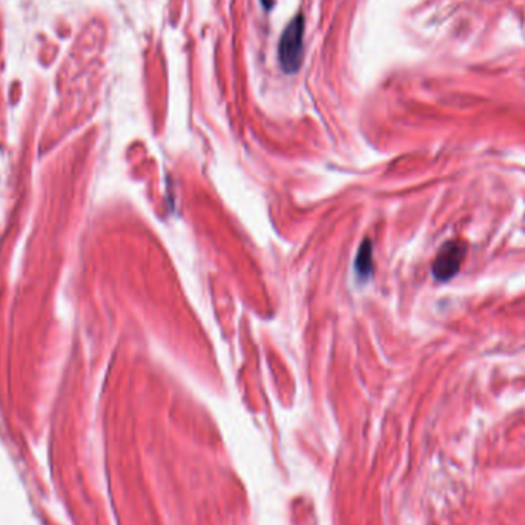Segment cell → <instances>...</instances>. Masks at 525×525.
Wrapping results in <instances>:
<instances>
[{"label": "cell", "mask_w": 525, "mask_h": 525, "mask_svg": "<svg viewBox=\"0 0 525 525\" xmlns=\"http://www.w3.org/2000/svg\"><path fill=\"white\" fill-rule=\"evenodd\" d=\"M302 40H305V16L301 13L293 17L283 31L278 47V57L284 73H297L302 57Z\"/></svg>", "instance_id": "6da1fadb"}, {"label": "cell", "mask_w": 525, "mask_h": 525, "mask_svg": "<svg viewBox=\"0 0 525 525\" xmlns=\"http://www.w3.org/2000/svg\"><path fill=\"white\" fill-rule=\"evenodd\" d=\"M464 254H466V249L462 243L459 242L447 243L441 249L433 263L435 277L442 281L452 278L453 275L458 272L459 266L462 263V258H464Z\"/></svg>", "instance_id": "7a4b0ae2"}, {"label": "cell", "mask_w": 525, "mask_h": 525, "mask_svg": "<svg viewBox=\"0 0 525 525\" xmlns=\"http://www.w3.org/2000/svg\"><path fill=\"white\" fill-rule=\"evenodd\" d=\"M372 254H370V243L364 242L361 246L358 256H357V269L360 275H367L372 269Z\"/></svg>", "instance_id": "3957f363"}, {"label": "cell", "mask_w": 525, "mask_h": 525, "mask_svg": "<svg viewBox=\"0 0 525 525\" xmlns=\"http://www.w3.org/2000/svg\"><path fill=\"white\" fill-rule=\"evenodd\" d=\"M273 2H275V0H261V4L264 5L266 10H271V8L273 6Z\"/></svg>", "instance_id": "277c9868"}]
</instances>
